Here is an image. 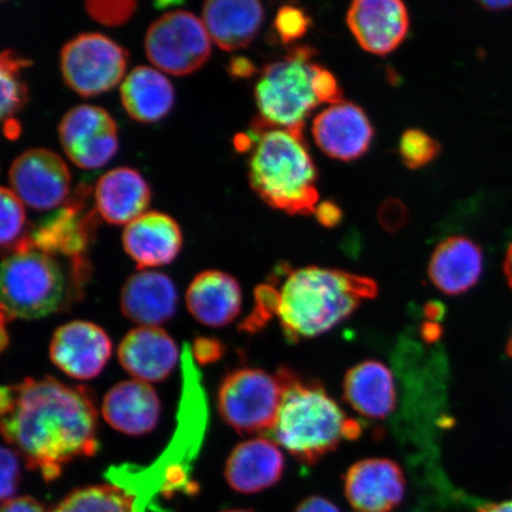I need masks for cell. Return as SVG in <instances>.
Segmentation results:
<instances>
[{"mask_svg": "<svg viewBox=\"0 0 512 512\" xmlns=\"http://www.w3.org/2000/svg\"><path fill=\"white\" fill-rule=\"evenodd\" d=\"M145 51L162 72L184 76L208 61L211 38L202 19L187 10H175L151 24L145 36Z\"/></svg>", "mask_w": 512, "mask_h": 512, "instance_id": "obj_8", "label": "cell"}, {"mask_svg": "<svg viewBox=\"0 0 512 512\" xmlns=\"http://www.w3.org/2000/svg\"><path fill=\"white\" fill-rule=\"evenodd\" d=\"M94 197L102 219L127 226L145 214L151 201V191L137 170L118 168L100 177Z\"/></svg>", "mask_w": 512, "mask_h": 512, "instance_id": "obj_25", "label": "cell"}, {"mask_svg": "<svg viewBox=\"0 0 512 512\" xmlns=\"http://www.w3.org/2000/svg\"><path fill=\"white\" fill-rule=\"evenodd\" d=\"M379 222L381 227L387 230V232H398L408 222V209L400 200L390 198V200L381 204Z\"/></svg>", "mask_w": 512, "mask_h": 512, "instance_id": "obj_35", "label": "cell"}, {"mask_svg": "<svg viewBox=\"0 0 512 512\" xmlns=\"http://www.w3.org/2000/svg\"><path fill=\"white\" fill-rule=\"evenodd\" d=\"M0 426L6 443L47 483L73 460L98 451V412L85 388L53 377L3 387Z\"/></svg>", "mask_w": 512, "mask_h": 512, "instance_id": "obj_1", "label": "cell"}, {"mask_svg": "<svg viewBox=\"0 0 512 512\" xmlns=\"http://www.w3.org/2000/svg\"><path fill=\"white\" fill-rule=\"evenodd\" d=\"M483 267L484 254L478 243L465 236H452L435 248L428 275L438 290L459 296L477 285Z\"/></svg>", "mask_w": 512, "mask_h": 512, "instance_id": "obj_22", "label": "cell"}, {"mask_svg": "<svg viewBox=\"0 0 512 512\" xmlns=\"http://www.w3.org/2000/svg\"><path fill=\"white\" fill-rule=\"evenodd\" d=\"M0 241L4 249L14 251L19 245L27 240L23 236L25 227L24 203L14 191L2 188L0 191Z\"/></svg>", "mask_w": 512, "mask_h": 512, "instance_id": "obj_30", "label": "cell"}, {"mask_svg": "<svg viewBox=\"0 0 512 512\" xmlns=\"http://www.w3.org/2000/svg\"><path fill=\"white\" fill-rule=\"evenodd\" d=\"M264 17V8L254 0H210L202 11L211 41L226 51L247 47L258 35Z\"/></svg>", "mask_w": 512, "mask_h": 512, "instance_id": "obj_24", "label": "cell"}, {"mask_svg": "<svg viewBox=\"0 0 512 512\" xmlns=\"http://www.w3.org/2000/svg\"><path fill=\"white\" fill-rule=\"evenodd\" d=\"M315 214L317 220L325 228H335L342 221V209L336 203L325 201L318 204Z\"/></svg>", "mask_w": 512, "mask_h": 512, "instance_id": "obj_36", "label": "cell"}, {"mask_svg": "<svg viewBox=\"0 0 512 512\" xmlns=\"http://www.w3.org/2000/svg\"><path fill=\"white\" fill-rule=\"evenodd\" d=\"M112 341L107 332L86 320H74L60 326L51 338V362L63 374L80 381L93 380L112 356Z\"/></svg>", "mask_w": 512, "mask_h": 512, "instance_id": "obj_12", "label": "cell"}, {"mask_svg": "<svg viewBox=\"0 0 512 512\" xmlns=\"http://www.w3.org/2000/svg\"><path fill=\"white\" fill-rule=\"evenodd\" d=\"M11 190L25 206L50 210L66 200L72 176L64 160L47 149H32L18 156L9 170Z\"/></svg>", "mask_w": 512, "mask_h": 512, "instance_id": "obj_11", "label": "cell"}, {"mask_svg": "<svg viewBox=\"0 0 512 512\" xmlns=\"http://www.w3.org/2000/svg\"><path fill=\"white\" fill-rule=\"evenodd\" d=\"M311 19L305 11L296 6L286 5L275 16L274 28L281 42L290 44L306 35Z\"/></svg>", "mask_w": 512, "mask_h": 512, "instance_id": "obj_33", "label": "cell"}, {"mask_svg": "<svg viewBox=\"0 0 512 512\" xmlns=\"http://www.w3.org/2000/svg\"><path fill=\"white\" fill-rule=\"evenodd\" d=\"M229 72L236 78H249V76L255 74L256 69L254 64L246 57H236L229 64Z\"/></svg>", "mask_w": 512, "mask_h": 512, "instance_id": "obj_40", "label": "cell"}, {"mask_svg": "<svg viewBox=\"0 0 512 512\" xmlns=\"http://www.w3.org/2000/svg\"><path fill=\"white\" fill-rule=\"evenodd\" d=\"M195 355L198 361L211 362L220 358L222 349L220 343L211 339H198L195 344Z\"/></svg>", "mask_w": 512, "mask_h": 512, "instance_id": "obj_39", "label": "cell"}, {"mask_svg": "<svg viewBox=\"0 0 512 512\" xmlns=\"http://www.w3.org/2000/svg\"><path fill=\"white\" fill-rule=\"evenodd\" d=\"M2 512H48L43 505L31 497H16L3 503Z\"/></svg>", "mask_w": 512, "mask_h": 512, "instance_id": "obj_37", "label": "cell"}, {"mask_svg": "<svg viewBox=\"0 0 512 512\" xmlns=\"http://www.w3.org/2000/svg\"><path fill=\"white\" fill-rule=\"evenodd\" d=\"M136 9L137 3L131 0H92L86 3L88 15L107 27L126 23Z\"/></svg>", "mask_w": 512, "mask_h": 512, "instance_id": "obj_32", "label": "cell"}, {"mask_svg": "<svg viewBox=\"0 0 512 512\" xmlns=\"http://www.w3.org/2000/svg\"><path fill=\"white\" fill-rule=\"evenodd\" d=\"M80 207L68 206L62 208L28 238L29 245L43 252L53 254L61 252L69 255H78L87 242V227L85 221L80 219Z\"/></svg>", "mask_w": 512, "mask_h": 512, "instance_id": "obj_27", "label": "cell"}, {"mask_svg": "<svg viewBox=\"0 0 512 512\" xmlns=\"http://www.w3.org/2000/svg\"><path fill=\"white\" fill-rule=\"evenodd\" d=\"M283 389L277 375L240 368L224 377L217 396L221 418L243 434L272 431Z\"/></svg>", "mask_w": 512, "mask_h": 512, "instance_id": "obj_7", "label": "cell"}, {"mask_svg": "<svg viewBox=\"0 0 512 512\" xmlns=\"http://www.w3.org/2000/svg\"><path fill=\"white\" fill-rule=\"evenodd\" d=\"M294 512H341L335 503L322 496H311L304 499Z\"/></svg>", "mask_w": 512, "mask_h": 512, "instance_id": "obj_38", "label": "cell"}, {"mask_svg": "<svg viewBox=\"0 0 512 512\" xmlns=\"http://www.w3.org/2000/svg\"><path fill=\"white\" fill-rule=\"evenodd\" d=\"M377 292L375 281L362 275L318 266L299 268L288 272L275 291V316L288 341L297 343L336 328Z\"/></svg>", "mask_w": 512, "mask_h": 512, "instance_id": "obj_2", "label": "cell"}, {"mask_svg": "<svg viewBox=\"0 0 512 512\" xmlns=\"http://www.w3.org/2000/svg\"><path fill=\"white\" fill-rule=\"evenodd\" d=\"M51 512H136V501L118 486L91 485L70 492Z\"/></svg>", "mask_w": 512, "mask_h": 512, "instance_id": "obj_28", "label": "cell"}, {"mask_svg": "<svg viewBox=\"0 0 512 512\" xmlns=\"http://www.w3.org/2000/svg\"><path fill=\"white\" fill-rule=\"evenodd\" d=\"M222 512H255V511L249 510V509H233V510H226V511H222Z\"/></svg>", "mask_w": 512, "mask_h": 512, "instance_id": "obj_44", "label": "cell"}, {"mask_svg": "<svg viewBox=\"0 0 512 512\" xmlns=\"http://www.w3.org/2000/svg\"><path fill=\"white\" fill-rule=\"evenodd\" d=\"M59 138L66 155L85 170L99 169L118 151V128L104 108L81 105L63 115Z\"/></svg>", "mask_w": 512, "mask_h": 512, "instance_id": "obj_10", "label": "cell"}, {"mask_svg": "<svg viewBox=\"0 0 512 512\" xmlns=\"http://www.w3.org/2000/svg\"><path fill=\"white\" fill-rule=\"evenodd\" d=\"M508 355L512 358V334H511V337L509 339V343H508Z\"/></svg>", "mask_w": 512, "mask_h": 512, "instance_id": "obj_45", "label": "cell"}, {"mask_svg": "<svg viewBox=\"0 0 512 512\" xmlns=\"http://www.w3.org/2000/svg\"><path fill=\"white\" fill-rule=\"evenodd\" d=\"M120 96L127 114L142 124L162 120L175 104L171 82L158 69L147 66H138L126 76Z\"/></svg>", "mask_w": 512, "mask_h": 512, "instance_id": "obj_26", "label": "cell"}, {"mask_svg": "<svg viewBox=\"0 0 512 512\" xmlns=\"http://www.w3.org/2000/svg\"><path fill=\"white\" fill-rule=\"evenodd\" d=\"M344 492L358 512H392L405 498V473L392 459H363L345 473Z\"/></svg>", "mask_w": 512, "mask_h": 512, "instance_id": "obj_13", "label": "cell"}, {"mask_svg": "<svg viewBox=\"0 0 512 512\" xmlns=\"http://www.w3.org/2000/svg\"><path fill=\"white\" fill-rule=\"evenodd\" d=\"M285 458L274 440L254 438L234 448L224 467V477L242 495L259 494L284 476Z\"/></svg>", "mask_w": 512, "mask_h": 512, "instance_id": "obj_17", "label": "cell"}, {"mask_svg": "<svg viewBox=\"0 0 512 512\" xmlns=\"http://www.w3.org/2000/svg\"><path fill=\"white\" fill-rule=\"evenodd\" d=\"M178 293L168 275L140 270L126 280L120 293L123 315L139 326H160L175 316Z\"/></svg>", "mask_w": 512, "mask_h": 512, "instance_id": "obj_20", "label": "cell"}, {"mask_svg": "<svg viewBox=\"0 0 512 512\" xmlns=\"http://www.w3.org/2000/svg\"><path fill=\"white\" fill-rule=\"evenodd\" d=\"M190 315L209 328L232 324L242 310V290L233 275L222 271L197 274L185 293Z\"/></svg>", "mask_w": 512, "mask_h": 512, "instance_id": "obj_21", "label": "cell"}, {"mask_svg": "<svg viewBox=\"0 0 512 512\" xmlns=\"http://www.w3.org/2000/svg\"><path fill=\"white\" fill-rule=\"evenodd\" d=\"M440 144L430 134L421 130H408L402 134L399 152L407 168H424L439 156Z\"/></svg>", "mask_w": 512, "mask_h": 512, "instance_id": "obj_31", "label": "cell"}, {"mask_svg": "<svg viewBox=\"0 0 512 512\" xmlns=\"http://www.w3.org/2000/svg\"><path fill=\"white\" fill-rule=\"evenodd\" d=\"M312 133L326 155L350 162L369 150L374 128L361 107L342 101L317 115Z\"/></svg>", "mask_w": 512, "mask_h": 512, "instance_id": "obj_15", "label": "cell"}, {"mask_svg": "<svg viewBox=\"0 0 512 512\" xmlns=\"http://www.w3.org/2000/svg\"><path fill=\"white\" fill-rule=\"evenodd\" d=\"M477 512H512V499L502 503L484 504Z\"/></svg>", "mask_w": 512, "mask_h": 512, "instance_id": "obj_41", "label": "cell"}, {"mask_svg": "<svg viewBox=\"0 0 512 512\" xmlns=\"http://www.w3.org/2000/svg\"><path fill=\"white\" fill-rule=\"evenodd\" d=\"M30 61L12 50H5L0 57V83H2V118L4 125L14 123V115L21 111L28 100V89L21 78L22 69Z\"/></svg>", "mask_w": 512, "mask_h": 512, "instance_id": "obj_29", "label": "cell"}, {"mask_svg": "<svg viewBox=\"0 0 512 512\" xmlns=\"http://www.w3.org/2000/svg\"><path fill=\"white\" fill-rule=\"evenodd\" d=\"M123 245L127 255L143 270L171 264L181 252L183 236L171 216L149 211L127 224Z\"/></svg>", "mask_w": 512, "mask_h": 512, "instance_id": "obj_19", "label": "cell"}, {"mask_svg": "<svg viewBox=\"0 0 512 512\" xmlns=\"http://www.w3.org/2000/svg\"><path fill=\"white\" fill-rule=\"evenodd\" d=\"M479 5L489 11H502L512 8V2H508V0H503V2H497V0L496 2H480Z\"/></svg>", "mask_w": 512, "mask_h": 512, "instance_id": "obj_42", "label": "cell"}, {"mask_svg": "<svg viewBox=\"0 0 512 512\" xmlns=\"http://www.w3.org/2000/svg\"><path fill=\"white\" fill-rule=\"evenodd\" d=\"M118 358L133 380L151 384L168 379L177 366L179 350L160 326H138L121 341Z\"/></svg>", "mask_w": 512, "mask_h": 512, "instance_id": "obj_16", "label": "cell"}, {"mask_svg": "<svg viewBox=\"0 0 512 512\" xmlns=\"http://www.w3.org/2000/svg\"><path fill=\"white\" fill-rule=\"evenodd\" d=\"M275 375L283 396L271 434L298 462L316 464L342 440L360 437V422L345 415L322 383L287 367L279 368Z\"/></svg>", "mask_w": 512, "mask_h": 512, "instance_id": "obj_3", "label": "cell"}, {"mask_svg": "<svg viewBox=\"0 0 512 512\" xmlns=\"http://www.w3.org/2000/svg\"><path fill=\"white\" fill-rule=\"evenodd\" d=\"M127 51L98 32H87L67 42L61 51V73L64 82L81 96H94L108 91L123 80Z\"/></svg>", "mask_w": 512, "mask_h": 512, "instance_id": "obj_9", "label": "cell"}, {"mask_svg": "<svg viewBox=\"0 0 512 512\" xmlns=\"http://www.w3.org/2000/svg\"><path fill=\"white\" fill-rule=\"evenodd\" d=\"M0 297L3 317L42 319L66 307L70 286L53 254L23 246L3 260Z\"/></svg>", "mask_w": 512, "mask_h": 512, "instance_id": "obj_5", "label": "cell"}, {"mask_svg": "<svg viewBox=\"0 0 512 512\" xmlns=\"http://www.w3.org/2000/svg\"><path fill=\"white\" fill-rule=\"evenodd\" d=\"M313 57L311 47H296L262 69L254 91L262 124L303 134L306 119L322 105L315 89L320 66Z\"/></svg>", "mask_w": 512, "mask_h": 512, "instance_id": "obj_6", "label": "cell"}, {"mask_svg": "<svg viewBox=\"0 0 512 512\" xmlns=\"http://www.w3.org/2000/svg\"><path fill=\"white\" fill-rule=\"evenodd\" d=\"M503 270L505 278H507L508 284L512 290V243L508 248L507 254H505Z\"/></svg>", "mask_w": 512, "mask_h": 512, "instance_id": "obj_43", "label": "cell"}, {"mask_svg": "<svg viewBox=\"0 0 512 512\" xmlns=\"http://www.w3.org/2000/svg\"><path fill=\"white\" fill-rule=\"evenodd\" d=\"M343 396L345 402L364 418H388L398 402L392 370L376 360L356 364L345 374Z\"/></svg>", "mask_w": 512, "mask_h": 512, "instance_id": "obj_23", "label": "cell"}, {"mask_svg": "<svg viewBox=\"0 0 512 512\" xmlns=\"http://www.w3.org/2000/svg\"><path fill=\"white\" fill-rule=\"evenodd\" d=\"M162 403L150 383L128 380L115 384L102 401L101 413L113 430L142 437L158 425Z\"/></svg>", "mask_w": 512, "mask_h": 512, "instance_id": "obj_18", "label": "cell"}, {"mask_svg": "<svg viewBox=\"0 0 512 512\" xmlns=\"http://www.w3.org/2000/svg\"><path fill=\"white\" fill-rule=\"evenodd\" d=\"M347 22L358 44L375 55L399 48L409 30L408 11L399 0H357L350 6Z\"/></svg>", "mask_w": 512, "mask_h": 512, "instance_id": "obj_14", "label": "cell"}, {"mask_svg": "<svg viewBox=\"0 0 512 512\" xmlns=\"http://www.w3.org/2000/svg\"><path fill=\"white\" fill-rule=\"evenodd\" d=\"M0 469H2L0 497H2V502L5 503L16 498L19 482H21V463H19L18 453L14 448L2 447Z\"/></svg>", "mask_w": 512, "mask_h": 512, "instance_id": "obj_34", "label": "cell"}, {"mask_svg": "<svg viewBox=\"0 0 512 512\" xmlns=\"http://www.w3.org/2000/svg\"><path fill=\"white\" fill-rule=\"evenodd\" d=\"M249 159L251 187L268 206L290 215H311L318 206L317 170L303 134L258 124Z\"/></svg>", "mask_w": 512, "mask_h": 512, "instance_id": "obj_4", "label": "cell"}]
</instances>
